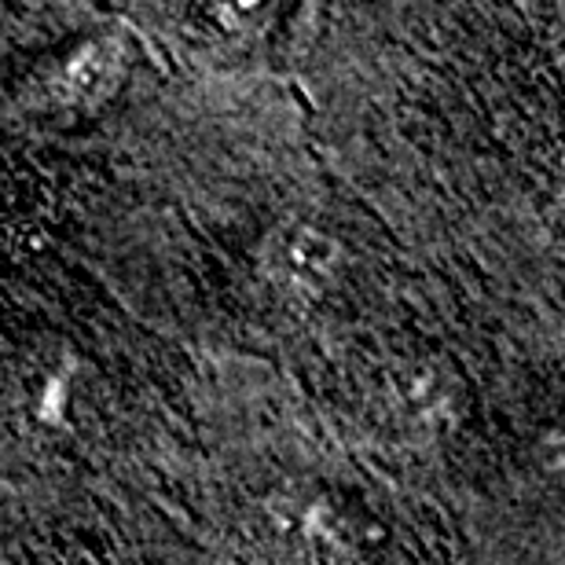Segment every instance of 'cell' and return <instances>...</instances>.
Returning <instances> with one entry per match:
<instances>
[{
	"label": "cell",
	"mask_w": 565,
	"mask_h": 565,
	"mask_svg": "<svg viewBox=\"0 0 565 565\" xmlns=\"http://www.w3.org/2000/svg\"><path fill=\"white\" fill-rule=\"evenodd\" d=\"M345 246L309 221H287L265 243L262 268L273 287L294 305H316L338 282Z\"/></svg>",
	"instance_id": "cell-1"
},
{
	"label": "cell",
	"mask_w": 565,
	"mask_h": 565,
	"mask_svg": "<svg viewBox=\"0 0 565 565\" xmlns=\"http://www.w3.org/2000/svg\"><path fill=\"white\" fill-rule=\"evenodd\" d=\"M268 518L301 565H364L349 518L323 495H273Z\"/></svg>",
	"instance_id": "cell-2"
},
{
	"label": "cell",
	"mask_w": 565,
	"mask_h": 565,
	"mask_svg": "<svg viewBox=\"0 0 565 565\" xmlns=\"http://www.w3.org/2000/svg\"><path fill=\"white\" fill-rule=\"evenodd\" d=\"M121 77H126V44L118 38H96L60 66L52 93L66 107H96L118 93Z\"/></svg>",
	"instance_id": "cell-3"
}]
</instances>
